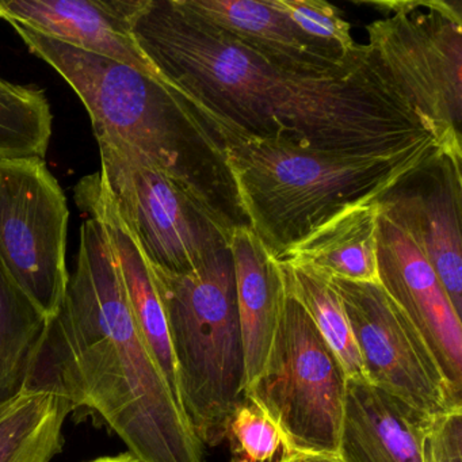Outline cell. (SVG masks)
Instances as JSON below:
<instances>
[{
  "mask_svg": "<svg viewBox=\"0 0 462 462\" xmlns=\"http://www.w3.org/2000/svg\"><path fill=\"white\" fill-rule=\"evenodd\" d=\"M132 33L156 75L220 139L375 158L438 145L431 124L389 82L370 50L364 60L329 74L281 69L194 17L180 0H144Z\"/></svg>",
  "mask_w": 462,
  "mask_h": 462,
  "instance_id": "1",
  "label": "cell"
},
{
  "mask_svg": "<svg viewBox=\"0 0 462 462\" xmlns=\"http://www.w3.org/2000/svg\"><path fill=\"white\" fill-rule=\"evenodd\" d=\"M42 361L48 375L28 383L52 386L74 410L96 412L142 461L205 462L204 445L134 323L97 218L80 228L74 273L33 365Z\"/></svg>",
  "mask_w": 462,
  "mask_h": 462,
  "instance_id": "2",
  "label": "cell"
},
{
  "mask_svg": "<svg viewBox=\"0 0 462 462\" xmlns=\"http://www.w3.org/2000/svg\"><path fill=\"white\" fill-rule=\"evenodd\" d=\"M10 25L78 94L96 137L139 151L234 234L250 228L223 140L180 91L156 74Z\"/></svg>",
  "mask_w": 462,
  "mask_h": 462,
  "instance_id": "3",
  "label": "cell"
},
{
  "mask_svg": "<svg viewBox=\"0 0 462 462\" xmlns=\"http://www.w3.org/2000/svg\"><path fill=\"white\" fill-rule=\"evenodd\" d=\"M221 140L248 226L274 259L346 208L378 201L440 151L431 144L375 158Z\"/></svg>",
  "mask_w": 462,
  "mask_h": 462,
  "instance_id": "4",
  "label": "cell"
},
{
  "mask_svg": "<svg viewBox=\"0 0 462 462\" xmlns=\"http://www.w3.org/2000/svg\"><path fill=\"white\" fill-rule=\"evenodd\" d=\"M150 269L166 316L183 411L202 445H220L245 396L231 247L186 274Z\"/></svg>",
  "mask_w": 462,
  "mask_h": 462,
  "instance_id": "5",
  "label": "cell"
},
{
  "mask_svg": "<svg viewBox=\"0 0 462 462\" xmlns=\"http://www.w3.org/2000/svg\"><path fill=\"white\" fill-rule=\"evenodd\" d=\"M383 14L366 26L370 53L389 82L431 124L445 152L462 156V5L366 0Z\"/></svg>",
  "mask_w": 462,
  "mask_h": 462,
  "instance_id": "6",
  "label": "cell"
},
{
  "mask_svg": "<svg viewBox=\"0 0 462 462\" xmlns=\"http://www.w3.org/2000/svg\"><path fill=\"white\" fill-rule=\"evenodd\" d=\"M346 380L339 359L283 285L269 356L245 396L280 424L300 453L335 457Z\"/></svg>",
  "mask_w": 462,
  "mask_h": 462,
  "instance_id": "7",
  "label": "cell"
},
{
  "mask_svg": "<svg viewBox=\"0 0 462 462\" xmlns=\"http://www.w3.org/2000/svg\"><path fill=\"white\" fill-rule=\"evenodd\" d=\"M97 142L102 180L152 269L186 274L231 247L234 232L139 151L107 137Z\"/></svg>",
  "mask_w": 462,
  "mask_h": 462,
  "instance_id": "8",
  "label": "cell"
},
{
  "mask_svg": "<svg viewBox=\"0 0 462 462\" xmlns=\"http://www.w3.org/2000/svg\"><path fill=\"white\" fill-rule=\"evenodd\" d=\"M69 205L45 161H0V259L21 291L51 320L69 273L66 250Z\"/></svg>",
  "mask_w": 462,
  "mask_h": 462,
  "instance_id": "9",
  "label": "cell"
},
{
  "mask_svg": "<svg viewBox=\"0 0 462 462\" xmlns=\"http://www.w3.org/2000/svg\"><path fill=\"white\" fill-rule=\"evenodd\" d=\"M328 278L372 385L427 416L462 407L423 337L380 283Z\"/></svg>",
  "mask_w": 462,
  "mask_h": 462,
  "instance_id": "10",
  "label": "cell"
},
{
  "mask_svg": "<svg viewBox=\"0 0 462 462\" xmlns=\"http://www.w3.org/2000/svg\"><path fill=\"white\" fill-rule=\"evenodd\" d=\"M431 264L462 316V156L438 151L380 199Z\"/></svg>",
  "mask_w": 462,
  "mask_h": 462,
  "instance_id": "11",
  "label": "cell"
},
{
  "mask_svg": "<svg viewBox=\"0 0 462 462\" xmlns=\"http://www.w3.org/2000/svg\"><path fill=\"white\" fill-rule=\"evenodd\" d=\"M377 272L378 283L418 329L454 396L462 402L461 318L420 248L383 209Z\"/></svg>",
  "mask_w": 462,
  "mask_h": 462,
  "instance_id": "12",
  "label": "cell"
},
{
  "mask_svg": "<svg viewBox=\"0 0 462 462\" xmlns=\"http://www.w3.org/2000/svg\"><path fill=\"white\" fill-rule=\"evenodd\" d=\"M144 0H0V18L34 33L156 74L134 42Z\"/></svg>",
  "mask_w": 462,
  "mask_h": 462,
  "instance_id": "13",
  "label": "cell"
},
{
  "mask_svg": "<svg viewBox=\"0 0 462 462\" xmlns=\"http://www.w3.org/2000/svg\"><path fill=\"white\" fill-rule=\"evenodd\" d=\"M194 17L281 69L329 74L364 60L369 48L343 58L305 36L269 0H180Z\"/></svg>",
  "mask_w": 462,
  "mask_h": 462,
  "instance_id": "14",
  "label": "cell"
},
{
  "mask_svg": "<svg viewBox=\"0 0 462 462\" xmlns=\"http://www.w3.org/2000/svg\"><path fill=\"white\" fill-rule=\"evenodd\" d=\"M74 193L78 207L104 226L134 323L183 410L174 351L150 264L116 209L101 172L80 180Z\"/></svg>",
  "mask_w": 462,
  "mask_h": 462,
  "instance_id": "15",
  "label": "cell"
},
{
  "mask_svg": "<svg viewBox=\"0 0 462 462\" xmlns=\"http://www.w3.org/2000/svg\"><path fill=\"white\" fill-rule=\"evenodd\" d=\"M431 416L367 380H346L337 440L339 462H421Z\"/></svg>",
  "mask_w": 462,
  "mask_h": 462,
  "instance_id": "16",
  "label": "cell"
},
{
  "mask_svg": "<svg viewBox=\"0 0 462 462\" xmlns=\"http://www.w3.org/2000/svg\"><path fill=\"white\" fill-rule=\"evenodd\" d=\"M237 313L245 356V388L258 377L269 356L283 293L280 267L248 226L231 240Z\"/></svg>",
  "mask_w": 462,
  "mask_h": 462,
  "instance_id": "17",
  "label": "cell"
},
{
  "mask_svg": "<svg viewBox=\"0 0 462 462\" xmlns=\"http://www.w3.org/2000/svg\"><path fill=\"white\" fill-rule=\"evenodd\" d=\"M380 210V199L346 208L274 261L280 264L310 267L326 277L378 282Z\"/></svg>",
  "mask_w": 462,
  "mask_h": 462,
  "instance_id": "18",
  "label": "cell"
},
{
  "mask_svg": "<svg viewBox=\"0 0 462 462\" xmlns=\"http://www.w3.org/2000/svg\"><path fill=\"white\" fill-rule=\"evenodd\" d=\"M72 410L52 386L23 383L0 413V462L52 461Z\"/></svg>",
  "mask_w": 462,
  "mask_h": 462,
  "instance_id": "19",
  "label": "cell"
},
{
  "mask_svg": "<svg viewBox=\"0 0 462 462\" xmlns=\"http://www.w3.org/2000/svg\"><path fill=\"white\" fill-rule=\"evenodd\" d=\"M47 319L21 291L0 259V402L25 383Z\"/></svg>",
  "mask_w": 462,
  "mask_h": 462,
  "instance_id": "20",
  "label": "cell"
},
{
  "mask_svg": "<svg viewBox=\"0 0 462 462\" xmlns=\"http://www.w3.org/2000/svg\"><path fill=\"white\" fill-rule=\"evenodd\" d=\"M277 264L286 291L307 310L316 328L339 359L346 377L366 380L345 308L329 278L310 267Z\"/></svg>",
  "mask_w": 462,
  "mask_h": 462,
  "instance_id": "21",
  "label": "cell"
},
{
  "mask_svg": "<svg viewBox=\"0 0 462 462\" xmlns=\"http://www.w3.org/2000/svg\"><path fill=\"white\" fill-rule=\"evenodd\" d=\"M52 120L44 90L0 78V161L29 156L45 159Z\"/></svg>",
  "mask_w": 462,
  "mask_h": 462,
  "instance_id": "22",
  "label": "cell"
},
{
  "mask_svg": "<svg viewBox=\"0 0 462 462\" xmlns=\"http://www.w3.org/2000/svg\"><path fill=\"white\" fill-rule=\"evenodd\" d=\"M229 462H288L299 450L280 424L250 397L243 396L226 424Z\"/></svg>",
  "mask_w": 462,
  "mask_h": 462,
  "instance_id": "23",
  "label": "cell"
},
{
  "mask_svg": "<svg viewBox=\"0 0 462 462\" xmlns=\"http://www.w3.org/2000/svg\"><path fill=\"white\" fill-rule=\"evenodd\" d=\"M278 12L285 14L305 36L343 58L358 55L364 45L351 36V26L343 18L339 7L324 0H269Z\"/></svg>",
  "mask_w": 462,
  "mask_h": 462,
  "instance_id": "24",
  "label": "cell"
},
{
  "mask_svg": "<svg viewBox=\"0 0 462 462\" xmlns=\"http://www.w3.org/2000/svg\"><path fill=\"white\" fill-rule=\"evenodd\" d=\"M421 462H462V407L430 418Z\"/></svg>",
  "mask_w": 462,
  "mask_h": 462,
  "instance_id": "25",
  "label": "cell"
},
{
  "mask_svg": "<svg viewBox=\"0 0 462 462\" xmlns=\"http://www.w3.org/2000/svg\"><path fill=\"white\" fill-rule=\"evenodd\" d=\"M90 462H144L139 458V457L134 456L132 451H125V453L117 454V456H107L101 457V458L93 459Z\"/></svg>",
  "mask_w": 462,
  "mask_h": 462,
  "instance_id": "26",
  "label": "cell"
},
{
  "mask_svg": "<svg viewBox=\"0 0 462 462\" xmlns=\"http://www.w3.org/2000/svg\"><path fill=\"white\" fill-rule=\"evenodd\" d=\"M288 462H318V456H310V454H299L293 459Z\"/></svg>",
  "mask_w": 462,
  "mask_h": 462,
  "instance_id": "27",
  "label": "cell"
},
{
  "mask_svg": "<svg viewBox=\"0 0 462 462\" xmlns=\"http://www.w3.org/2000/svg\"><path fill=\"white\" fill-rule=\"evenodd\" d=\"M318 462H339L337 457L318 456Z\"/></svg>",
  "mask_w": 462,
  "mask_h": 462,
  "instance_id": "28",
  "label": "cell"
},
{
  "mask_svg": "<svg viewBox=\"0 0 462 462\" xmlns=\"http://www.w3.org/2000/svg\"><path fill=\"white\" fill-rule=\"evenodd\" d=\"M10 399L5 400V402H0V413L4 412L6 410L7 405H9Z\"/></svg>",
  "mask_w": 462,
  "mask_h": 462,
  "instance_id": "29",
  "label": "cell"
}]
</instances>
